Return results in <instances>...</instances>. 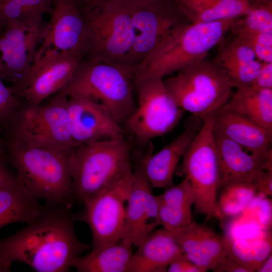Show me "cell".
Instances as JSON below:
<instances>
[{
  "mask_svg": "<svg viewBox=\"0 0 272 272\" xmlns=\"http://www.w3.org/2000/svg\"><path fill=\"white\" fill-rule=\"evenodd\" d=\"M191 23L233 19L246 14L254 3L250 0H174Z\"/></svg>",
  "mask_w": 272,
  "mask_h": 272,
  "instance_id": "cell-26",
  "label": "cell"
},
{
  "mask_svg": "<svg viewBox=\"0 0 272 272\" xmlns=\"http://www.w3.org/2000/svg\"><path fill=\"white\" fill-rule=\"evenodd\" d=\"M52 11L53 0H0V34L14 20Z\"/></svg>",
  "mask_w": 272,
  "mask_h": 272,
  "instance_id": "cell-30",
  "label": "cell"
},
{
  "mask_svg": "<svg viewBox=\"0 0 272 272\" xmlns=\"http://www.w3.org/2000/svg\"><path fill=\"white\" fill-rule=\"evenodd\" d=\"M213 270L216 272H249L226 255L220 260Z\"/></svg>",
  "mask_w": 272,
  "mask_h": 272,
  "instance_id": "cell-38",
  "label": "cell"
},
{
  "mask_svg": "<svg viewBox=\"0 0 272 272\" xmlns=\"http://www.w3.org/2000/svg\"><path fill=\"white\" fill-rule=\"evenodd\" d=\"M134 42L128 64L136 67L191 22L174 0H131Z\"/></svg>",
  "mask_w": 272,
  "mask_h": 272,
  "instance_id": "cell-9",
  "label": "cell"
},
{
  "mask_svg": "<svg viewBox=\"0 0 272 272\" xmlns=\"http://www.w3.org/2000/svg\"><path fill=\"white\" fill-rule=\"evenodd\" d=\"M163 81L179 107L201 118L223 107L235 89L226 74L213 60L206 59Z\"/></svg>",
  "mask_w": 272,
  "mask_h": 272,
  "instance_id": "cell-8",
  "label": "cell"
},
{
  "mask_svg": "<svg viewBox=\"0 0 272 272\" xmlns=\"http://www.w3.org/2000/svg\"><path fill=\"white\" fill-rule=\"evenodd\" d=\"M135 67L84 58L70 82L60 92L102 105L123 127L135 108Z\"/></svg>",
  "mask_w": 272,
  "mask_h": 272,
  "instance_id": "cell-3",
  "label": "cell"
},
{
  "mask_svg": "<svg viewBox=\"0 0 272 272\" xmlns=\"http://www.w3.org/2000/svg\"><path fill=\"white\" fill-rule=\"evenodd\" d=\"M24 103L23 101L6 86L0 76V126L5 129L12 117Z\"/></svg>",
  "mask_w": 272,
  "mask_h": 272,
  "instance_id": "cell-35",
  "label": "cell"
},
{
  "mask_svg": "<svg viewBox=\"0 0 272 272\" xmlns=\"http://www.w3.org/2000/svg\"><path fill=\"white\" fill-rule=\"evenodd\" d=\"M250 86L259 89H272V62H261L260 70Z\"/></svg>",
  "mask_w": 272,
  "mask_h": 272,
  "instance_id": "cell-36",
  "label": "cell"
},
{
  "mask_svg": "<svg viewBox=\"0 0 272 272\" xmlns=\"http://www.w3.org/2000/svg\"><path fill=\"white\" fill-rule=\"evenodd\" d=\"M214 113L203 118L201 128L182 159V169L192 187L196 211L208 219L222 220L225 217L217 199L220 174L214 137Z\"/></svg>",
  "mask_w": 272,
  "mask_h": 272,
  "instance_id": "cell-10",
  "label": "cell"
},
{
  "mask_svg": "<svg viewBox=\"0 0 272 272\" xmlns=\"http://www.w3.org/2000/svg\"><path fill=\"white\" fill-rule=\"evenodd\" d=\"M68 97L74 147L102 140L124 138L123 128L105 107L79 96Z\"/></svg>",
  "mask_w": 272,
  "mask_h": 272,
  "instance_id": "cell-16",
  "label": "cell"
},
{
  "mask_svg": "<svg viewBox=\"0 0 272 272\" xmlns=\"http://www.w3.org/2000/svg\"><path fill=\"white\" fill-rule=\"evenodd\" d=\"M132 246L122 240L92 249L77 258L73 267L79 272H127L132 255Z\"/></svg>",
  "mask_w": 272,
  "mask_h": 272,
  "instance_id": "cell-27",
  "label": "cell"
},
{
  "mask_svg": "<svg viewBox=\"0 0 272 272\" xmlns=\"http://www.w3.org/2000/svg\"><path fill=\"white\" fill-rule=\"evenodd\" d=\"M203 120L192 115L179 135L156 154L149 153L142 161L144 173L152 187L165 189L173 185L177 166L201 128Z\"/></svg>",
  "mask_w": 272,
  "mask_h": 272,
  "instance_id": "cell-18",
  "label": "cell"
},
{
  "mask_svg": "<svg viewBox=\"0 0 272 272\" xmlns=\"http://www.w3.org/2000/svg\"><path fill=\"white\" fill-rule=\"evenodd\" d=\"M78 1L82 2L84 4H94L96 3H98L100 2L106 1V0H77Z\"/></svg>",
  "mask_w": 272,
  "mask_h": 272,
  "instance_id": "cell-43",
  "label": "cell"
},
{
  "mask_svg": "<svg viewBox=\"0 0 272 272\" xmlns=\"http://www.w3.org/2000/svg\"><path fill=\"white\" fill-rule=\"evenodd\" d=\"M51 18L43 28L36 56L52 49L85 58V20L77 0H53Z\"/></svg>",
  "mask_w": 272,
  "mask_h": 272,
  "instance_id": "cell-15",
  "label": "cell"
},
{
  "mask_svg": "<svg viewBox=\"0 0 272 272\" xmlns=\"http://www.w3.org/2000/svg\"><path fill=\"white\" fill-rule=\"evenodd\" d=\"M68 99L59 92L45 103H24L5 129L7 140L33 147L72 150L74 146Z\"/></svg>",
  "mask_w": 272,
  "mask_h": 272,
  "instance_id": "cell-6",
  "label": "cell"
},
{
  "mask_svg": "<svg viewBox=\"0 0 272 272\" xmlns=\"http://www.w3.org/2000/svg\"><path fill=\"white\" fill-rule=\"evenodd\" d=\"M214 129L221 133L245 150L272 162V132L234 112L225 104L213 117Z\"/></svg>",
  "mask_w": 272,
  "mask_h": 272,
  "instance_id": "cell-20",
  "label": "cell"
},
{
  "mask_svg": "<svg viewBox=\"0 0 272 272\" xmlns=\"http://www.w3.org/2000/svg\"><path fill=\"white\" fill-rule=\"evenodd\" d=\"M157 198L159 202L188 209H191L194 201L192 187L186 177L178 184L165 188Z\"/></svg>",
  "mask_w": 272,
  "mask_h": 272,
  "instance_id": "cell-34",
  "label": "cell"
},
{
  "mask_svg": "<svg viewBox=\"0 0 272 272\" xmlns=\"http://www.w3.org/2000/svg\"><path fill=\"white\" fill-rule=\"evenodd\" d=\"M131 150L125 138L102 140L73 148L69 165L75 201L83 204L132 171Z\"/></svg>",
  "mask_w": 272,
  "mask_h": 272,
  "instance_id": "cell-5",
  "label": "cell"
},
{
  "mask_svg": "<svg viewBox=\"0 0 272 272\" xmlns=\"http://www.w3.org/2000/svg\"><path fill=\"white\" fill-rule=\"evenodd\" d=\"M257 194L264 196L272 195V170L266 171L256 185Z\"/></svg>",
  "mask_w": 272,
  "mask_h": 272,
  "instance_id": "cell-39",
  "label": "cell"
},
{
  "mask_svg": "<svg viewBox=\"0 0 272 272\" xmlns=\"http://www.w3.org/2000/svg\"><path fill=\"white\" fill-rule=\"evenodd\" d=\"M137 247L127 272L167 271L170 262L183 253L171 232L164 228L152 232Z\"/></svg>",
  "mask_w": 272,
  "mask_h": 272,
  "instance_id": "cell-23",
  "label": "cell"
},
{
  "mask_svg": "<svg viewBox=\"0 0 272 272\" xmlns=\"http://www.w3.org/2000/svg\"><path fill=\"white\" fill-rule=\"evenodd\" d=\"M71 208L45 202L25 228L0 238V267L10 271L14 262L38 272H66L90 246L78 237L75 229L80 214Z\"/></svg>",
  "mask_w": 272,
  "mask_h": 272,
  "instance_id": "cell-1",
  "label": "cell"
},
{
  "mask_svg": "<svg viewBox=\"0 0 272 272\" xmlns=\"http://www.w3.org/2000/svg\"><path fill=\"white\" fill-rule=\"evenodd\" d=\"M225 104L231 110L272 132V89L238 87Z\"/></svg>",
  "mask_w": 272,
  "mask_h": 272,
  "instance_id": "cell-25",
  "label": "cell"
},
{
  "mask_svg": "<svg viewBox=\"0 0 272 272\" xmlns=\"http://www.w3.org/2000/svg\"><path fill=\"white\" fill-rule=\"evenodd\" d=\"M214 137L219 162L220 186L232 182L256 185L266 171L272 170V162L248 152L214 129Z\"/></svg>",
  "mask_w": 272,
  "mask_h": 272,
  "instance_id": "cell-19",
  "label": "cell"
},
{
  "mask_svg": "<svg viewBox=\"0 0 272 272\" xmlns=\"http://www.w3.org/2000/svg\"><path fill=\"white\" fill-rule=\"evenodd\" d=\"M158 206L159 225L167 230L171 232L180 230L193 221L191 209L167 205L159 201Z\"/></svg>",
  "mask_w": 272,
  "mask_h": 272,
  "instance_id": "cell-33",
  "label": "cell"
},
{
  "mask_svg": "<svg viewBox=\"0 0 272 272\" xmlns=\"http://www.w3.org/2000/svg\"><path fill=\"white\" fill-rule=\"evenodd\" d=\"M171 233L186 257L205 272L214 270L226 255L225 238L205 225L192 221Z\"/></svg>",
  "mask_w": 272,
  "mask_h": 272,
  "instance_id": "cell-21",
  "label": "cell"
},
{
  "mask_svg": "<svg viewBox=\"0 0 272 272\" xmlns=\"http://www.w3.org/2000/svg\"><path fill=\"white\" fill-rule=\"evenodd\" d=\"M8 161L37 199L69 208L75 202L69 165L72 150L33 147L5 140Z\"/></svg>",
  "mask_w": 272,
  "mask_h": 272,
  "instance_id": "cell-2",
  "label": "cell"
},
{
  "mask_svg": "<svg viewBox=\"0 0 272 272\" xmlns=\"http://www.w3.org/2000/svg\"><path fill=\"white\" fill-rule=\"evenodd\" d=\"M253 3H257V2H266V1H269L271 0H250Z\"/></svg>",
  "mask_w": 272,
  "mask_h": 272,
  "instance_id": "cell-44",
  "label": "cell"
},
{
  "mask_svg": "<svg viewBox=\"0 0 272 272\" xmlns=\"http://www.w3.org/2000/svg\"><path fill=\"white\" fill-rule=\"evenodd\" d=\"M247 45L261 62H272V34L232 26L229 32Z\"/></svg>",
  "mask_w": 272,
  "mask_h": 272,
  "instance_id": "cell-32",
  "label": "cell"
},
{
  "mask_svg": "<svg viewBox=\"0 0 272 272\" xmlns=\"http://www.w3.org/2000/svg\"><path fill=\"white\" fill-rule=\"evenodd\" d=\"M226 255L246 268L258 270L271 254V234L266 232L254 239L226 238Z\"/></svg>",
  "mask_w": 272,
  "mask_h": 272,
  "instance_id": "cell-28",
  "label": "cell"
},
{
  "mask_svg": "<svg viewBox=\"0 0 272 272\" xmlns=\"http://www.w3.org/2000/svg\"><path fill=\"white\" fill-rule=\"evenodd\" d=\"M3 129V128L0 126V156L7 159L5 140L2 136Z\"/></svg>",
  "mask_w": 272,
  "mask_h": 272,
  "instance_id": "cell-42",
  "label": "cell"
},
{
  "mask_svg": "<svg viewBox=\"0 0 272 272\" xmlns=\"http://www.w3.org/2000/svg\"><path fill=\"white\" fill-rule=\"evenodd\" d=\"M83 59L67 52L47 49L35 57L25 79L10 87L24 103H41L67 85Z\"/></svg>",
  "mask_w": 272,
  "mask_h": 272,
  "instance_id": "cell-13",
  "label": "cell"
},
{
  "mask_svg": "<svg viewBox=\"0 0 272 272\" xmlns=\"http://www.w3.org/2000/svg\"><path fill=\"white\" fill-rule=\"evenodd\" d=\"M218 44L212 60L235 85V88L251 86L258 74L261 62L247 45L230 34Z\"/></svg>",
  "mask_w": 272,
  "mask_h": 272,
  "instance_id": "cell-22",
  "label": "cell"
},
{
  "mask_svg": "<svg viewBox=\"0 0 272 272\" xmlns=\"http://www.w3.org/2000/svg\"><path fill=\"white\" fill-rule=\"evenodd\" d=\"M234 19L190 23L166 46L136 66L135 82L148 77L163 79L205 59L229 32Z\"/></svg>",
  "mask_w": 272,
  "mask_h": 272,
  "instance_id": "cell-7",
  "label": "cell"
},
{
  "mask_svg": "<svg viewBox=\"0 0 272 272\" xmlns=\"http://www.w3.org/2000/svg\"><path fill=\"white\" fill-rule=\"evenodd\" d=\"M42 205L24 187L18 177L0 188V229L9 224L32 222Z\"/></svg>",
  "mask_w": 272,
  "mask_h": 272,
  "instance_id": "cell-24",
  "label": "cell"
},
{
  "mask_svg": "<svg viewBox=\"0 0 272 272\" xmlns=\"http://www.w3.org/2000/svg\"><path fill=\"white\" fill-rule=\"evenodd\" d=\"M257 195L256 185L243 182H232L223 186L218 202L223 216L237 215L246 209Z\"/></svg>",
  "mask_w": 272,
  "mask_h": 272,
  "instance_id": "cell-29",
  "label": "cell"
},
{
  "mask_svg": "<svg viewBox=\"0 0 272 272\" xmlns=\"http://www.w3.org/2000/svg\"><path fill=\"white\" fill-rule=\"evenodd\" d=\"M257 271L271 272L272 271V255L270 254L266 260L262 263Z\"/></svg>",
  "mask_w": 272,
  "mask_h": 272,
  "instance_id": "cell-41",
  "label": "cell"
},
{
  "mask_svg": "<svg viewBox=\"0 0 272 272\" xmlns=\"http://www.w3.org/2000/svg\"><path fill=\"white\" fill-rule=\"evenodd\" d=\"M45 23L36 14L9 23L0 34V76L15 85L27 77L40 44Z\"/></svg>",
  "mask_w": 272,
  "mask_h": 272,
  "instance_id": "cell-14",
  "label": "cell"
},
{
  "mask_svg": "<svg viewBox=\"0 0 272 272\" xmlns=\"http://www.w3.org/2000/svg\"><path fill=\"white\" fill-rule=\"evenodd\" d=\"M133 181L126 207V226L121 240L137 247L156 227L158 201L144 173L141 163L133 171Z\"/></svg>",
  "mask_w": 272,
  "mask_h": 272,
  "instance_id": "cell-17",
  "label": "cell"
},
{
  "mask_svg": "<svg viewBox=\"0 0 272 272\" xmlns=\"http://www.w3.org/2000/svg\"><path fill=\"white\" fill-rule=\"evenodd\" d=\"M133 177L132 170L83 202L84 211L80 214V219L86 222L90 228L92 249L122 239Z\"/></svg>",
  "mask_w": 272,
  "mask_h": 272,
  "instance_id": "cell-12",
  "label": "cell"
},
{
  "mask_svg": "<svg viewBox=\"0 0 272 272\" xmlns=\"http://www.w3.org/2000/svg\"><path fill=\"white\" fill-rule=\"evenodd\" d=\"M231 26L272 34V1L254 3L246 14L234 19Z\"/></svg>",
  "mask_w": 272,
  "mask_h": 272,
  "instance_id": "cell-31",
  "label": "cell"
},
{
  "mask_svg": "<svg viewBox=\"0 0 272 272\" xmlns=\"http://www.w3.org/2000/svg\"><path fill=\"white\" fill-rule=\"evenodd\" d=\"M168 272H205L202 269L191 261L183 253L174 259L169 264Z\"/></svg>",
  "mask_w": 272,
  "mask_h": 272,
  "instance_id": "cell-37",
  "label": "cell"
},
{
  "mask_svg": "<svg viewBox=\"0 0 272 272\" xmlns=\"http://www.w3.org/2000/svg\"><path fill=\"white\" fill-rule=\"evenodd\" d=\"M138 100L123 128L140 145L164 135L179 123L184 111L179 107L162 78L148 77L137 81Z\"/></svg>",
  "mask_w": 272,
  "mask_h": 272,
  "instance_id": "cell-11",
  "label": "cell"
},
{
  "mask_svg": "<svg viewBox=\"0 0 272 272\" xmlns=\"http://www.w3.org/2000/svg\"><path fill=\"white\" fill-rule=\"evenodd\" d=\"M6 158L0 156V188L7 185L17 177L8 166Z\"/></svg>",
  "mask_w": 272,
  "mask_h": 272,
  "instance_id": "cell-40",
  "label": "cell"
},
{
  "mask_svg": "<svg viewBox=\"0 0 272 272\" xmlns=\"http://www.w3.org/2000/svg\"><path fill=\"white\" fill-rule=\"evenodd\" d=\"M0 272H1V269H0Z\"/></svg>",
  "mask_w": 272,
  "mask_h": 272,
  "instance_id": "cell-45",
  "label": "cell"
},
{
  "mask_svg": "<svg viewBox=\"0 0 272 272\" xmlns=\"http://www.w3.org/2000/svg\"><path fill=\"white\" fill-rule=\"evenodd\" d=\"M131 0H106L85 4V58L130 66L134 42Z\"/></svg>",
  "mask_w": 272,
  "mask_h": 272,
  "instance_id": "cell-4",
  "label": "cell"
}]
</instances>
